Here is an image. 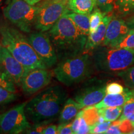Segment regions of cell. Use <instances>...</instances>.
Segmentation results:
<instances>
[{
  "label": "cell",
  "mask_w": 134,
  "mask_h": 134,
  "mask_svg": "<svg viewBox=\"0 0 134 134\" xmlns=\"http://www.w3.org/2000/svg\"><path fill=\"white\" fill-rule=\"evenodd\" d=\"M27 3H29L31 5H36L38 3H39L40 1H41L42 0H24Z\"/></svg>",
  "instance_id": "obj_36"
},
{
  "label": "cell",
  "mask_w": 134,
  "mask_h": 134,
  "mask_svg": "<svg viewBox=\"0 0 134 134\" xmlns=\"http://www.w3.org/2000/svg\"><path fill=\"white\" fill-rule=\"evenodd\" d=\"M126 22L120 18H113L109 23L103 46L114 47L119 44L129 32Z\"/></svg>",
  "instance_id": "obj_13"
},
{
  "label": "cell",
  "mask_w": 134,
  "mask_h": 134,
  "mask_svg": "<svg viewBox=\"0 0 134 134\" xmlns=\"http://www.w3.org/2000/svg\"><path fill=\"white\" fill-rule=\"evenodd\" d=\"M52 78V73L47 68H35L26 73L20 86L25 94L31 95L47 86Z\"/></svg>",
  "instance_id": "obj_11"
},
{
  "label": "cell",
  "mask_w": 134,
  "mask_h": 134,
  "mask_svg": "<svg viewBox=\"0 0 134 134\" xmlns=\"http://www.w3.org/2000/svg\"><path fill=\"white\" fill-rule=\"evenodd\" d=\"M134 113V96L130 98L124 105L123 110L120 116V121L127 119Z\"/></svg>",
  "instance_id": "obj_25"
},
{
  "label": "cell",
  "mask_w": 134,
  "mask_h": 134,
  "mask_svg": "<svg viewBox=\"0 0 134 134\" xmlns=\"http://www.w3.org/2000/svg\"><path fill=\"white\" fill-rule=\"evenodd\" d=\"M58 126L56 125L47 124L44 129L43 130L42 133L43 134H57Z\"/></svg>",
  "instance_id": "obj_34"
},
{
  "label": "cell",
  "mask_w": 134,
  "mask_h": 134,
  "mask_svg": "<svg viewBox=\"0 0 134 134\" xmlns=\"http://www.w3.org/2000/svg\"><path fill=\"white\" fill-rule=\"evenodd\" d=\"M115 6L122 14H130L134 12V0H115Z\"/></svg>",
  "instance_id": "obj_23"
},
{
  "label": "cell",
  "mask_w": 134,
  "mask_h": 134,
  "mask_svg": "<svg viewBox=\"0 0 134 134\" xmlns=\"http://www.w3.org/2000/svg\"><path fill=\"white\" fill-rule=\"evenodd\" d=\"M94 66L104 73H119L134 65V49L99 46L93 50Z\"/></svg>",
  "instance_id": "obj_4"
},
{
  "label": "cell",
  "mask_w": 134,
  "mask_h": 134,
  "mask_svg": "<svg viewBox=\"0 0 134 134\" xmlns=\"http://www.w3.org/2000/svg\"><path fill=\"white\" fill-rule=\"evenodd\" d=\"M1 88V86H0V88ZM2 88H3V87H2Z\"/></svg>",
  "instance_id": "obj_40"
},
{
  "label": "cell",
  "mask_w": 134,
  "mask_h": 134,
  "mask_svg": "<svg viewBox=\"0 0 134 134\" xmlns=\"http://www.w3.org/2000/svg\"><path fill=\"white\" fill-rule=\"evenodd\" d=\"M96 6L105 14L113 11L115 6V0H96Z\"/></svg>",
  "instance_id": "obj_28"
},
{
  "label": "cell",
  "mask_w": 134,
  "mask_h": 134,
  "mask_svg": "<svg viewBox=\"0 0 134 134\" xmlns=\"http://www.w3.org/2000/svg\"><path fill=\"white\" fill-rule=\"evenodd\" d=\"M57 132L58 134H72L74 133L72 129V122L59 124L58 125Z\"/></svg>",
  "instance_id": "obj_32"
},
{
  "label": "cell",
  "mask_w": 134,
  "mask_h": 134,
  "mask_svg": "<svg viewBox=\"0 0 134 134\" xmlns=\"http://www.w3.org/2000/svg\"><path fill=\"white\" fill-rule=\"evenodd\" d=\"M28 40L38 58L46 65L47 68H51L57 63L58 57L46 32L37 31L31 33Z\"/></svg>",
  "instance_id": "obj_9"
},
{
  "label": "cell",
  "mask_w": 134,
  "mask_h": 134,
  "mask_svg": "<svg viewBox=\"0 0 134 134\" xmlns=\"http://www.w3.org/2000/svg\"><path fill=\"white\" fill-rule=\"evenodd\" d=\"M96 6V0H68V9L73 12L90 14Z\"/></svg>",
  "instance_id": "obj_18"
},
{
  "label": "cell",
  "mask_w": 134,
  "mask_h": 134,
  "mask_svg": "<svg viewBox=\"0 0 134 134\" xmlns=\"http://www.w3.org/2000/svg\"><path fill=\"white\" fill-rule=\"evenodd\" d=\"M112 122L104 121L103 122H98L93 125L90 129V133H105L111 124Z\"/></svg>",
  "instance_id": "obj_29"
},
{
  "label": "cell",
  "mask_w": 134,
  "mask_h": 134,
  "mask_svg": "<svg viewBox=\"0 0 134 134\" xmlns=\"http://www.w3.org/2000/svg\"><path fill=\"white\" fill-rule=\"evenodd\" d=\"M66 99L67 93L62 86L56 85L46 88L27 102V118L34 124L52 120L60 115Z\"/></svg>",
  "instance_id": "obj_2"
},
{
  "label": "cell",
  "mask_w": 134,
  "mask_h": 134,
  "mask_svg": "<svg viewBox=\"0 0 134 134\" xmlns=\"http://www.w3.org/2000/svg\"><path fill=\"white\" fill-rule=\"evenodd\" d=\"M15 84L4 71L0 69V86L9 91L16 93Z\"/></svg>",
  "instance_id": "obj_27"
},
{
  "label": "cell",
  "mask_w": 134,
  "mask_h": 134,
  "mask_svg": "<svg viewBox=\"0 0 134 134\" xmlns=\"http://www.w3.org/2000/svg\"><path fill=\"white\" fill-rule=\"evenodd\" d=\"M94 66L93 58L87 53L60 60L53 70L55 78L65 86L79 83L88 78Z\"/></svg>",
  "instance_id": "obj_5"
},
{
  "label": "cell",
  "mask_w": 134,
  "mask_h": 134,
  "mask_svg": "<svg viewBox=\"0 0 134 134\" xmlns=\"http://www.w3.org/2000/svg\"><path fill=\"white\" fill-rule=\"evenodd\" d=\"M128 88L134 89V65L117 73Z\"/></svg>",
  "instance_id": "obj_22"
},
{
  "label": "cell",
  "mask_w": 134,
  "mask_h": 134,
  "mask_svg": "<svg viewBox=\"0 0 134 134\" xmlns=\"http://www.w3.org/2000/svg\"><path fill=\"white\" fill-rule=\"evenodd\" d=\"M17 27L0 20V43L24 67L26 73L35 68H47L38 58L28 38Z\"/></svg>",
  "instance_id": "obj_3"
},
{
  "label": "cell",
  "mask_w": 134,
  "mask_h": 134,
  "mask_svg": "<svg viewBox=\"0 0 134 134\" xmlns=\"http://www.w3.org/2000/svg\"><path fill=\"white\" fill-rule=\"evenodd\" d=\"M119 127L122 133H129L134 129V126L129 119H125L120 121Z\"/></svg>",
  "instance_id": "obj_33"
},
{
  "label": "cell",
  "mask_w": 134,
  "mask_h": 134,
  "mask_svg": "<svg viewBox=\"0 0 134 134\" xmlns=\"http://www.w3.org/2000/svg\"><path fill=\"white\" fill-rule=\"evenodd\" d=\"M26 103L27 102L19 104L0 114V133H24L31 127L25 113Z\"/></svg>",
  "instance_id": "obj_8"
},
{
  "label": "cell",
  "mask_w": 134,
  "mask_h": 134,
  "mask_svg": "<svg viewBox=\"0 0 134 134\" xmlns=\"http://www.w3.org/2000/svg\"><path fill=\"white\" fill-rule=\"evenodd\" d=\"M125 88L117 82H111L106 85V94H119L123 93Z\"/></svg>",
  "instance_id": "obj_31"
},
{
  "label": "cell",
  "mask_w": 134,
  "mask_h": 134,
  "mask_svg": "<svg viewBox=\"0 0 134 134\" xmlns=\"http://www.w3.org/2000/svg\"><path fill=\"white\" fill-rule=\"evenodd\" d=\"M129 133H132V134H134V129H133V130H132V131L130 132Z\"/></svg>",
  "instance_id": "obj_38"
},
{
  "label": "cell",
  "mask_w": 134,
  "mask_h": 134,
  "mask_svg": "<svg viewBox=\"0 0 134 134\" xmlns=\"http://www.w3.org/2000/svg\"><path fill=\"white\" fill-rule=\"evenodd\" d=\"M2 1H3V0H0V5H1V3H2Z\"/></svg>",
  "instance_id": "obj_39"
},
{
  "label": "cell",
  "mask_w": 134,
  "mask_h": 134,
  "mask_svg": "<svg viewBox=\"0 0 134 134\" xmlns=\"http://www.w3.org/2000/svg\"><path fill=\"white\" fill-rule=\"evenodd\" d=\"M114 47L134 49V29H130L124 39Z\"/></svg>",
  "instance_id": "obj_26"
},
{
  "label": "cell",
  "mask_w": 134,
  "mask_h": 134,
  "mask_svg": "<svg viewBox=\"0 0 134 134\" xmlns=\"http://www.w3.org/2000/svg\"><path fill=\"white\" fill-rule=\"evenodd\" d=\"M127 119L129 120L131 122V123L132 124H133V125L134 126V113L131 115V116L129 117V118Z\"/></svg>",
  "instance_id": "obj_37"
},
{
  "label": "cell",
  "mask_w": 134,
  "mask_h": 134,
  "mask_svg": "<svg viewBox=\"0 0 134 134\" xmlns=\"http://www.w3.org/2000/svg\"><path fill=\"white\" fill-rule=\"evenodd\" d=\"M18 98L15 92L6 90L1 87L0 88V105L11 103Z\"/></svg>",
  "instance_id": "obj_24"
},
{
  "label": "cell",
  "mask_w": 134,
  "mask_h": 134,
  "mask_svg": "<svg viewBox=\"0 0 134 134\" xmlns=\"http://www.w3.org/2000/svg\"><path fill=\"white\" fill-rule=\"evenodd\" d=\"M81 109H82L81 105L75 99L71 98L67 99L60 113L58 123L72 122Z\"/></svg>",
  "instance_id": "obj_16"
},
{
  "label": "cell",
  "mask_w": 134,
  "mask_h": 134,
  "mask_svg": "<svg viewBox=\"0 0 134 134\" xmlns=\"http://www.w3.org/2000/svg\"><path fill=\"white\" fill-rule=\"evenodd\" d=\"M0 69L4 71L14 84L20 86L26 71L21 63L6 47L0 43Z\"/></svg>",
  "instance_id": "obj_12"
},
{
  "label": "cell",
  "mask_w": 134,
  "mask_h": 134,
  "mask_svg": "<svg viewBox=\"0 0 134 134\" xmlns=\"http://www.w3.org/2000/svg\"><path fill=\"white\" fill-rule=\"evenodd\" d=\"M37 7L24 0H7L3 8L5 19L21 32L29 33L34 26Z\"/></svg>",
  "instance_id": "obj_6"
},
{
  "label": "cell",
  "mask_w": 134,
  "mask_h": 134,
  "mask_svg": "<svg viewBox=\"0 0 134 134\" xmlns=\"http://www.w3.org/2000/svg\"><path fill=\"white\" fill-rule=\"evenodd\" d=\"M68 0H42L37 4L34 27L38 31H48L68 9Z\"/></svg>",
  "instance_id": "obj_7"
},
{
  "label": "cell",
  "mask_w": 134,
  "mask_h": 134,
  "mask_svg": "<svg viewBox=\"0 0 134 134\" xmlns=\"http://www.w3.org/2000/svg\"><path fill=\"white\" fill-rule=\"evenodd\" d=\"M133 96H134V89L130 90L126 88L125 91L122 93L106 94L104 98L94 106L97 109L108 107H122Z\"/></svg>",
  "instance_id": "obj_15"
},
{
  "label": "cell",
  "mask_w": 134,
  "mask_h": 134,
  "mask_svg": "<svg viewBox=\"0 0 134 134\" xmlns=\"http://www.w3.org/2000/svg\"><path fill=\"white\" fill-rule=\"evenodd\" d=\"M105 15L106 14L103 13L99 8H96L93 13L90 14V34L96 31Z\"/></svg>",
  "instance_id": "obj_21"
},
{
  "label": "cell",
  "mask_w": 134,
  "mask_h": 134,
  "mask_svg": "<svg viewBox=\"0 0 134 134\" xmlns=\"http://www.w3.org/2000/svg\"><path fill=\"white\" fill-rule=\"evenodd\" d=\"M126 23L130 29H134V15L130 17L129 19H127Z\"/></svg>",
  "instance_id": "obj_35"
},
{
  "label": "cell",
  "mask_w": 134,
  "mask_h": 134,
  "mask_svg": "<svg viewBox=\"0 0 134 134\" xmlns=\"http://www.w3.org/2000/svg\"><path fill=\"white\" fill-rule=\"evenodd\" d=\"M80 113L90 127L99 121L100 115L98 109L95 108L94 105L83 108V109L80 110Z\"/></svg>",
  "instance_id": "obj_19"
},
{
  "label": "cell",
  "mask_w": 134,
  "mask_h": 134,
  "mask_svg": "<svg viewBox=\"0 0 134 134\" xmlns=\"http://www.w3.org/2000/svg\"><path fill=\"white\" fill-rule=\"evenodd\" d=\"M113 16L105 15L96 31L94 32L89 34L85 47V51L93 50L103 44L104 41L107 28Z\"/></svg>",
  "instance_id": "obj_14"
},
{
  "label": "cell",
  "mask_w": 134,
  "mask_h": 134,
  "mask_svg": "<svg viewBox=\"0 0 134 134\" xmlns=\"http://www.w3.org/2000/svg\"><path fill=\"white\" fill-rule=\"evenodd\" d=\"M65 14L72 20L75 26L83 34L86 36H89L90 27V14L76 13L70 11L68 9L66 11Z\"/></svg>",
  "instance_id": "obj_17"
},
{
  "label": "cell",
  "mask_w": 134,
  "mask_h": 134,
  "mask_svg": "<svg viewBox=\"0 0 134 134\" xmlns=\"http://www.w3.org/2000/svg\"><path fill=\"white\" fill-rule=\"evenodd\" d=\"M52 42L58 60L76 56L85 50L88 36L82 34L65 14L46 32Z\"/></svg>",
  "instance_id": "obj_1"
},
{
  "label": "cell",
  "mask_w": 134,
  "mask_h": 134,
  "mask_svg": "<svg viewBox=\"0 0 134 134\" xmlns=\"http://www.w3.org/2000/svg\"><path fill=\"white\" fill-rule=\"evenodd\" d=\"M123 108L120 107H108L98 109L99 115L103 117L105 121L114 122L118 119L122 114Z\"/></svg>",
  "instance_id": "obj_20"
},
{
  "label": "cell",
  "mask_w": 134,
  "mask_h": 134,
  "mask_svg": "<svg viewBox=\"0 0 134 134\" xmlns=\"http://www.w3.org/2000/svg\"><path fill=\"white\" fill-rule=\"evenodd\" d=\"M78 118V130H77L76 134H86V133H90V127L84 119L83 116L80 113H78L76 115Z\"/></svg>",
  "instance_id": "obj_30"
},
{
  "label": "cell",
  "mask_w": 134,
  "mask_h": 134,
  "mask_svg": "<svg viewBox=\"0 0 134 134\" xmlns=\"http://www.w3.org/2000/svg\"><path fill=\"white\" fill-rule=\"evenodd\" d=\"M106 85L99 80H92L78 90L74 99L81 105V108L93 106L99 103L106 94Z\"/></svg>",
  "instance_id": "obj_10"
}]
</instances>
